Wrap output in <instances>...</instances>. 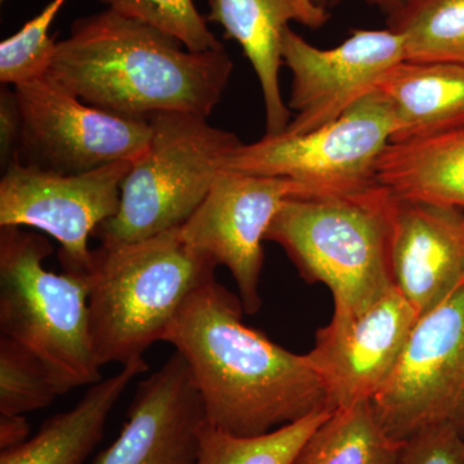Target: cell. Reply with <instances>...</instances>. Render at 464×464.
<instances>
[{"mask_svg":"<svg viewBox=\"0 0 464 464\" xmlns=\"http://www.w3.org/2000/svg\"><path fill=\"white\" fill-rule=\"evenodd\" d=\"M207 20L219 24L226 38L239 43L257 75L264 96L265 136L285 132L292 121L279 84L283 35L289 23L320 29L331 14L304 0H208Z\"/></svg>","mask_w":464,"mask_h":464,"instance_id":"cell-16","label":"cell"},{"mask_svg":"<svg viewBox=\"0 0 464 464\" xmlns=\"http://www.w3.org/2000/svg\"><path fill=\"white\" fill-rule=\"evenodd\" d=\"M121 16L141 21L173 36L188 51L209 52L225 48L208 27L207 16L194 0H97Z\"/></svg>","mask_w":464,"mask_h":464,"instance_id":"cell-24","label":"cell"},{"mask_svg":"<svg viewBox=\"0 0 464 464\" xmlns=\"http://www.w3.org/2000/svg\"><path fill=\"white\" fill-rule=\"evenodd\" d=\"M146 371L145 360H137L108 380L92 384L74 408L45 420L25 444L2 451L0 464H83L102 439L118 400Z\"/></svg>","mask_w":464,"mask_h":464,"instance_id":"cell-19","label":"cell"},{"mask_svg":"<svg viewBox=\"0 0 464 464\" xmlns=\"http://www.w3.org/2000/svg\"><path fill=\"white\" fill-rule=\"evenodd\" d=\"M60 396L41 360L17 342L0 335V414H23L51 405Z\"/></svg>","mask_w":464,"mask_h":464,"instance_id":"cell-23","label":"cell"},{"mask_svg":"<svg viewBox=\"0 0 464 464\" xmlns=\"http://www.w3.org/2000/svg\"><path fill=\"white\" fill-rule=\"evenodd\" d=\"M30 439L25 415L0 414V449L2 451L21 447Z\"/></svg>","mask_w":464,"mask_h":464,"instance_id":"cell-28","label":"cell"},{"mask_svg":"<svg viewBox=\"0 0 464 464\" xmlns=\"http://www.w3.org/2000/svg\"><path fill=\"white\" fill-rule=\"evenodd\" d=\"M53 253L42 235L0 227V333L45 365L60 395L102 380L94 353L87 277L44 267Z\"/></svg>","mask_w":464,"mask_h":464,"instance_id":"cell-5","label":"cell"},{"mask_svg":"<svg viewBox=\"0 0 464 464\" xmlns=\"http://www.w3.org/2000/svg\"><path fill=\"white\" fill-rule=\"evenodd\" d=\"M206 411L183 357L143 380L118 438L94 464H194Z\"/></svg>","mask_w":464,"mask_h":464,"instance_id":"cell-14","label":"cell"},{"mask_svg":"<svg viewBox=\"0 0 464 464\" xmlns=\"http://www.w3.org/2000/svg\"><path fill=\"white\" fill-rule=\"evenodd\" d=\"M14 88L21 112L14 158L25 166L81 174L136 161L148 149L149 119L124 118L88 105L48 75Z\"/></svg>","mask_w":464,"mask_h":464,"instance_id":"cell-8","label":"cell"},{"mask_svg":"<svg viewBox=\"0 0 464 464\" xmlns=\"http://www.w3.org/2000/svg\"><path fill=\"white\" fill-rule=\"evenodd\" d=\"M400 445L384 431L373 402L364 401L332 411L292 464H396Z\"/></svg>","mask_w":464,"mask_h":464,"instance_id":"cell-20","label":"cell"},{"mask_svg":"<svg viewBox=\"0 0 464 464\" xmlns=\"http://www.w3.org/2000/svg\"><path fill=\"white\" fill-rule=\"evenodd\" d=\"M375 90L392 108L391 141L417 139L464 127V67L401 61L382 76Z\"/></svg>","mask_w":464,"mask_h":464,"instance_id":"cell-18","label":"cell"},{"mask_svg":"<svg viewBox=\"0 0 464 464\" xmlns=\"http://www.w3.org/2000/svg\"><path fill=\"white\" fill-rule=\"evenodd\" d=\"M391 264L418 317L438 307L464 282V210L396 198Z\"/></svg>","mask_w":464,"mask_h":464,"instance_id":"cell-15","label":"cell"},{"mask_svg":"<svg viewBox=\"0 0 464 464\" xmlns=\"http://www.w3.org/2000/svg\"><path fill=\"white\" fill-rule=\"evenodd\" d=\"M396 198L364 190L304 194L284 201L266 240L279 244L299 274L328 286L334 308L362 313L396 289L391 264Z\"/></svg>","mask_w":464,"mask_h":464,"instance_id":"cell-3","label":"cell"},{"mask_svg":"<svg viewBox=\"0 0 464 464\" xmlns=\"http://www.w3.org/2000/svg\"><path fill=\"white\" fill-rule=\"evenodd\" d=\"M418 315L398 290L362 313L334 308L306 353L331 411L373 401L395 372Z\"/></svg>","mask_w":464,"mask_h":464,"instance_id":"cell-13","label":"cell"},{"mask_svg":"<svg viewBox=\"0 0 464 464\" xmlns=\"http://www.w3.org/2000/svg\"><path fill=\"white\" fill-rule=\"evenodd\" d=\"M66 0H52L38 16L0 44L2 84L29 83L47 75L57 41L50 35L52 23Z\"/></svg>","mask_w":464,"mask_h":464,"instance_id":"cell-25","label":"cell"},{"mask_svg":"<svg viewBox=\"0 0 464 464\" xmlns=\"http://www.w3.org/2000/svg\"><path fill=\"white\" fill-rule=\"evenodd\" d=\"M332 411H316L264 435L237 436L204 424L194 464H292Z\"/></svg>","mask_w":464,"mask_h":464,"instance_id":"cell-22","label":"cell"},{"mask_svg":"<svg viewBox=\"0 0 464 464\" xmlns=\"http://www.w3.org/2000/svg\"><path fill=\"white\" fill-rule=\"evenodd\" d=\"M304 2L311 3L310 0H304ZM311 5H313V3H311Z\"/></svg>","mask_w":464,"mask_h":464,"instance_id":"cell-30","label":"cell"},{"mask_svg":"<svg viewBox=\"0 0 464 464\" xmlns=\"http://www.w3.org/2000/svg\"><path fill=\"white\" fill-rule=\"evenodd\" d=\"M2 2H3V0H2Z\"/></svg>","mask_w":464,"mask_h":464,"instance_id":"cell-31","label":"cell"},{"mask_svg":"<svg viewBox=\"0 0 464 464\" xmlns=\"http://www.w3.org/2000/svg\"><path fill=\"white\" fill-rule=\"evenodd\" d=\"M372 402L396 441L435 424H450L464 438V282L418 317L395 372Z\"/></svg>","mask_w":464,"mask_h":464,"instance_id":"cell-9","label":"cell"},{"mask_svg":"<svg viewBox=\"0 0 464 464\" xmlns=\"http://www.w3.org/2000/svg\"><path fill=\"white\" fill-rule=\"evenodd\" d=\"M217 265L188 248L179 228L134 243L93 250L87 277L94 353L101 366L143 359L163 342L179 308Z\"/></svg>","mask_w":464,"mask_h":464,"instance_id":"cell-4","label":"cell"},{"mask_svg":"<svg viewBox=\"0 0 464 464\" xmlns=\"http://www.w3.org/2000/svg\"><path fill=\"white\" fill-rule=\"evenodd\" d=\"M151 137L121 185L118 213L94 232L103 246L134 243L181 227L206 199L237 134L185 112L150 116Z\"/></svg>","mask_w":464,"mask_h":464,"instance_id":"cell-6","label":"cell"},{"mask_svg":"<svg viewBox=\"0 0 464 464\" xmlns=\"http://www.w3.org/2000/svg\"><path fill=\"white\" fill-rule=\"evenodd\" d=\"M396 464H464V438L450 424L426 427L401 441Z\"/></svg>","mask_w":464,"mask_h":464,"instance_id":"cell-26","label":"cell"},{"mask_svg":"<svg viewBox=\"0 0 464 464\" xmlns=\"http://www.w3.org/2000/svg\"><path fill=\"white\" fill-rule=\"evenodd\" d=\"M282 57L292 74L293 118L284 134L297 136L338 121L375 91L382 76L404 61V39L390 29H355L337 47L322 50L286 27Z\"/></svg>","mask_w":464,"mask_h":464,"instance_id":"cell-12","label":"cell"},{"mask_svg":"<svg viewBox=\"0 0 464 464\" xmlns=\"http://www.w3.org/2000/svg\"><path fill=\"white\" fill-rule=\"evenodd\" d=\"M234 63L225 48L188 51L173 36L105 9L76 18L47 75L88 105L124 118L177 111L208 118Z\"/></svg>","mask_w":464,"mask_h":464,"instance_id":"cell-2","label":"cell"},{"mask_svg":"<svg viewBox=\"0 0 464 464\" xmlns=\"http://www.w3.org/2000/svg\"><path fill=\"white\" fill-rule=\"evenodd\" d=\"M243 314L240 298L213 279L186 299L164 334L188 366L208 423L258 436L331 411L307 355L249 328Z\"/></svg>","mask_w":464,"mask_h":464,"instance_id":"cell-1","label":"cell"},{"mask_svg":"<svg viewBox=\"0 0 464 464\" xmlns=\"http://www.w3.org/2000/svg\"><path fill=\"white\" fill-rule=\"evenodd\" d=\"M386 23L404 39V61L464 67V0H409Z\"/></svg>","mask_w":464,"mask_h":464,"instance_id":"cell-21","label":"cell"},{"mask_svg":"<svg viewBox=\"0 0 464 464\" xmlns=\"http://www.w3.org/2000/svg\"><path fill=\"white\" fill-rule=\"evenodd\" d=\"M133 161L81 174H58L25 166L17 158L0 181V227L38 228L60 243L63 271L85 275L93 250L88 240L121 207V185Z\"/></svg>","mask_w":464,"mask_h":464,"instance_id":"cell-10","label":"cell"},{"mask_svg":"<svg viewBox=\"0 0 464 464\" xmlns=\"http://www.w3.org/2000/svg\"><path fill=\"white\" fill-rule=\"evenodd\" d=\"M21 112L14 88H3L0 93V148L2 164L7 167L14 157L20 143Z\"/></svg>","mask_w":464,"mask_h":464,"instance_id":"cell-27","label":"cell"},{"mask_svg":"<svg viewBox=\"0 0 464 464\" xmlns=\"http://www.w3.org/2000/svg\"><path fill=\"white\" fill-rule=\"evenodd\" d=\"M375 179L398 199L464 210V127L390 141Z\"/></svg>","mask_w":464,"mask_h":464,"instance_id":"cell-17","label":"cell"},{"mask_svg":"<svg viewBox=\"0 0 464 464\" xmlns=\"http://www.w3.org/2000/svg\"><path fill=\"white\" fill-rule=\"evenodd\" d=\"M315 7L323 9V11L331 14L333 9L340 7L344 0H310ZM371 7L377 8L382 14L387 18H391L398 14L400 11L404 9L409 0H365Z\"/></svg>","mask_w":464,"mask_h":464,"instance_id":"cell-29","label":"cell"},{"mask_svg":"<svg viewBox=\"0 0 464 464\" xmlns=\"http://www.w3.org/2000/svg\"><path fill=\"white\" fill-rule=\"evenodd\" d=\"M396 130L389 101L373 91L338 121L304 134L240 143L224 169L285 177L310 194L353 192L375 185V166Z\"/></svg>","mask_w":464,"mask_h":464,"instance_id":"cell-7","label":"cell"},{"mask_svg":"<svg viewBox=\"0 0 464 464\" xmlns=\"http://www.w3.org/2000/svg\"><path fill=\"white\" fill-rule=\"evenodd\" d=\"M304 194L310 192L285 177L224 169L200 207L179 228L188 248L230 271L244 313L249 315L261 307L262 243L268 227L284 201Z\"/></svg>","mask_w":464,"mask_h":464,"instance_id":"cell-11","label":"cell"}]
</instances>
